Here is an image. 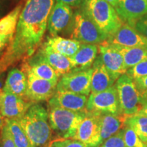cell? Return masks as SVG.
<instances>
[{"instance_id":"23","label":"cell","mask_w":147,"mask_h":147,"mask_svg":"<svg viewBox=\"0 0 147 147\" xmlns=\"http://www.w3.org/2000/svg\"><path fill=\"white\" fill-rule=\"evenodd\" d=\"M45 45L55 52L67 57H71L78 51L81 43L77 40L65 39L57 36L49 38L45 43Z\"/></svg>"},{"instance_id":"17","label":"cell","mask_w":147,"mask_h":147,"mask_svg":"<svg viewBox=\"0 0 147 147\" xmlns=\"http://www.w3.org/2000/svg\"><path fill=\"white\" fill-rule=\"evenodd\" d=\"M93 74L91 78V93H99L105 91L115 85L117 79L108 70L100 56L97 57L92 66Z\"/></svg>"},{"instance_id":"37","label":"cell","mask_w":147,"mask_h":147,"mask_svg":"<svg viewBox=\"0 0 147 147\" xmlns=\"http://www.w3.org/2000/svg\"><path fill=\"white\" fill-rule=\"evenodd\" d=\"M137 114L144 115V116H147V102L144 103V104L142 106L141 110H140V111Z\"/></svg>"},{"instance_id":"31","label":"cell","mask_w":147,"mask_h":147,"mask_svg":"<svg viewBox=\"0 0 147 147\" xmlns=\"http://www.w3.org/2000/svg\"><path fill=\"white\" fill-rule=\"evenodd\" d=\"M0 147H16L11 137L8 125L5 122L0 134Z\"/></svg>"},{"instance_id":"21","label":"cell","mask_w":147,"mask_h":147,"mask_svg":"<svg viewBox=\"0 0 147 147\" xmlns=\"http://www.w3.org/2000/svg\"><path fill=\"white\" fill-rule=\"evenodd\" d=\"M127 117L128 116L121 114L101 113V144L125 127Z\"/></svg>"},{"instance_id":"12","label":"cell","mask_w":147,"mask_h":147,"mask_svg":"<svg viewBox=\"0 0 147 147\" xmlns=\"http://www.w3.org/2000/svg\"><path fill=\"white\" fill-rule=\"evenodd\" d=\"M26 60L47 63L55 69L59 77L74 70L73 65L69 57L55 52L45 45L36 54H34Z\"/></svg>"},{"instance_id":"36","label":"cell","mask_w":147,"mask_h":147,"mask_svg":"<svg viewBox=\"0 0 147 147\" xmlns=\"http://www.w3.org/2000/svg\"><path fill=\"white\" fill-rule=\"evenodd\" d=\"M48 147H63V139L58 138L53 140Z\"/></svg>"},{"instance_id":"6","label":"cell","mask_w":147,"mask_h":147,"mask_svg":"<svg viewBox=\"0 0 147 147\" xmlns=\"http://www.w3.org/2000/svg\"><path fill=\"white\" fill-rule=\"evenodd\" d=\"M118 94L121 115H136L141 110L143 102L135 81L127 74L121 75L115 84Z\"/></svg>"},{"instance_id":"10","label":"cell","mask_w":147,"mask_h":147,"mask_svg":"<svg viewBox=\"0 0 147 147\" xmlns=\"http://www.w3.org/2000/svg\"><path fill=\"white\" fill-rule=\"evenodd\" d=\"M27 87L26 101L37 104L49 101L57 91L58 81H50L38 78L30 72H27Z\"/></svg>"},{"instance_id":"11","label":"cell","mask_w":147,"mask_h":147,"mask_svg":"<svg viewBox=\"0 0 147 147\" xmlns=\"http://www.w3.org/2000/svg\"><path fill=\"white\" fill-rule=\"evenodd\" d=\"M33 104L12 93L0 91V113L4 119L19 121Z\"/></svg>"},{"instance_id":"34","label":"cell","mask_w":147,"mask_h":147,"mask_svg":"<svg viewBox=\"0 0 147 147\" xmlns=\"http://www.w3.org/2000/svg\"><path fill=\"white\" fill-rule=\"evenodd\" d=\"M63 147H87L79 140L74 139L63 140Z\"/></svg>"},{"instance_id":"30","label":"cell","mask_w":147,"mask_h":147,"mask_svg":"<svg viewBox=\"0 0 147 147\" xmlns=\"http://www.w3.org/2000/svg\"><path fill=\"white\" fill-rule=\"evenodd\" d=\"M123 129L102 143L100 147H127L124 141Z\"/></svg>"},{"instance_id":"18","label":"cell","mask_w":147,"mask_h":147,"mask_svg":"<svg viewBox=\"0 0 147 147\" xmlns=\"http://www.w3.org/2000/svg\"><path fill=\"white\" fill-rule=\"evenodd\" d=\"M123 23H131L147 14V0H119L115 6Z\"/></svg>"},{"instance_id":"1","label":"cell","mask_w":147,"mask_h":147,"mask_svg":"<svg viewBox=\"0 0 147 147\" xmlns=\"http://www.w3.org/2000/svg\"><path fill=\"white\" fill-rule=\"evenodd\" d=\"M55 0H27L14 36L0 57V76L8 67L32 57L41 44Z\"/></svg>"},{"instance_id":"32","label":"cell","mask_w":147,"mask_h":147,"mask_svg":"<svg viewBox=\"0 0 147 147\" xmlns=\"http://www.w3.org/2000/svg\"><path fill=\"white\" fill-rule=\"evenodd\" d=\"M129 24L133 26L138 32L147 38V14L131 23H129Z\"/></svg>"},{"instance_id":"27","label":"cell","mask_w":147,"mask_h":147,"mask_svg":"<svg viewBox=\"0 0 147 147\" xmlns=\"http://www.w3.org/2000/svg\"><path fill=\"white\" fill-rule=\"evenodd\" d=\"M16 147H31L29 140L18 121L5 119Z\"/></svg>"},{"instance_id":"35","label":"cell","mask_w":147,"mask_h":147,"mask_svg":"<svg viewBox=\"0 0 147 147\" xmlns=\"http://www.w3.org/2000/svg\"><path fill=\"white\" fill-rule=\"evenodd\" d=\"M83 0H57V2H61L71 7H76L81 5Z\"/></svg>"},{"instance_id":"4","label":"cell","mask_w":147,"mask_h":147,"mask_svg":"<svg viewBox=\"0 0 147 147\" xmlns=\"http://www.w3.org/2000/svg\"><path fill=\"white\" fill-rule=\"evenodd\" d=\"M49 121L52 130L61 139H72L87 110L75 112L56 106L49 105Z\"/></svg>"},{"instance_id":"20","label":"cell","mask_w":147,"mask_h":147,"mask_svg":"<svg viewBox=\"0 0 147 147\" xmlns=\"http://www.w3.org/2000/svg\"><path fill=\"white\" fill-rule=\"evenodd\" d=\"M27 87V74L22 69L14 67L9 71L2 90L26 101Z\"/></svg>"},{"instance_id":"3","label":"cell","mask_w":147,"mask_h":147,"mask_svg":"<svg viewBox=\"0 0 147 147\" xmlns=\"http://www.w3.org/2000/svg\"><path fill=\"white\" fill-rule=\"evenodd\" d=\"M80 5V9L108 37L123 23L115 8L106 0H83Z\"/></svg>"},{"instance_id":"14","label":"cell","mask_w":147,"mask_h":147,"mask_svg":"<svg viewBox=\"0 0 147 147\" xmlns=\"http://www.w3.org/2000/svg\"><path fill=\"white\" fill-rule=\"evenodd\" d=\"M98 49L100 56L104 65L116 79L126 74L127 68L123 57L117 50L115 45L105 41L98 45Z\"/></svg>"},{"instance_id":"25","label":"cell","mask_w":147,"mask_h":147,"mask_svg":"<svg viewBox=\"0 0 147 147\" xmlns=\"http://www.w3.org/2000/svg\"><path fill=\"white\" fill-rule=\"evenodd\" d=\"M119 52L121 53L124 59L127 68L129 69L140 63L143 61L147 60V49L144 48L125 47L115 45Z\"/></svg>"},{"instance_id":"26","label":"cell","mask_w":147,"mask_h":147,"mask_svg":"<svg viewBox=\"0 0 147 147\" xmlns=\"http://www.w3.org/2000/svg\"><path fill=\"white\" fill-rule=\"evenodd\" d=\"M125 125L130 127L138 136L147 144V116L139 114L129 116L127 119Z\"/></svg>"},{"instance_id":"39","label":"cell","mask_w":147,"mask_h":147,"mask_svg":"<svg viewBox=\"0 0 147 147\" xmlns=\"http://www.w3.org/2000/svg\"><path fill=\"white\" fill-rule=\"evenodd\" d=\"M4 122L5 119H3V117L1 116V113H0V131H1V129H3V127L4 125Z\"/></svg>"},{"instance_id":"9","label":"cell","mask_w":147,"mask_h":147,"mask_svg":"<svg viewBox=\"0 0 147 147\" xmlns=\"http://www.w3.org/2000/svg\"><path fill=\"white\" fill-rule=\"evenodd\" d=\"M87 110L100 113L121 114L117 91L115 85L99 93H91L88 97Z\"/></svg>"},{"instance_id":"16","label":"cell","mask_w":147,"mask_h":147,"mask_svg":"<svg viewBox=\"0 0 147 147\" xmlns=\"http://www.w3.org/2000/svg\"><path fill=\"white\" fill-rule=\"evenodd\" d=\"M87 96L71 92L57 90L49 101V105L56 106L75 112L87 111Z\"/></svg>"},{"instance_id":"15","label":"cell","mask_w":147,"mask_h":147,"mask_svg":"<svg viewBox=\"0 0 147 147\" xmlns=\"http://www.w3.org/2000/svg\"><path fill=\"white\" fill-rule=\"evenodd\" d=\"M73 15V10L71 6L57 1L48 20L47 29L51 36H57L65 29H69L72 21Z\"/></svg>"},{"instance_id":"28","label":"cell","mask_w":147,"mask_h":147,"mask_svg":"<svg viewBox=\"0 0 147 147\" xmlns=\"http://www.w3.org/2000/svg\"><path fill=\"white\" fill-rule=\"evenodd\" d=\"M124 141L127 147H147V144L143 142L136 132L128 125L123 128Z\"/></svg>"},{"instance_id":"22","label":"cell","mask_w":147,"mask_h":147,"mask_svg":"<svg viewBox=\"0 0 147 147\" xmlns=\"http://www.w3.org/2000/svg\"><path fill=\"white\" fill-rule=\"evenodd\" d=\"M98 46L81 44L76 54L69 57L74 67L73 71L86 70L92 67L97 57Z\"/></svg>"},{"instance_id":"2","label":"cell","mask_w":147,"mask_h":147,"mask_svg":"<svg viewBox=\"0 0 147 147\" xmlns=\"http://www.w3.org/2000/svg\"><path fill=\"white\" fill-rule=\"evenodd\" d=\"M31 147H48L52 142L49 113L39 103L34 104L18 121Z\"/></svg>"},{"instance_id":"40","label":"cell","mask_w":147,"mask_h":147,"mask_svg":"<svg viewBox=\"0 0 147 147\" xmlns=\"http://www.w3.org/2000/svg\"><path fill=\"white\" fill-rule=\"evenodd\" d=\"M3 80H2V77H1V75L0 76V91L2 90L3 89Z\"/></svg>"},{"instance_id":"13","label":"cell","mask_w":147,"mask_h":147,"mask_svg":"<svg viewBox=\"0 0 147 147\" xmlns=\"http://www.w3.org/2000/svg\"><path fill=\"white\" fill-rule=\"evenodd\" d=\"M106 42L121 47L147 49V38L127 23H123L113 34L108 37Z\"/></svg>"},{"instance_id":"19","label":"cell","mask_w":147,"mask_h":147,"mask_svg":"<svg viewBox=\"0 0 147 147\" xmlns=\"http://www.w3.org/2000/svg\"><path fill=\"white\" fill-rule=\"evenodd\" d=\"M21 10L20 4L0 19V57L13 38Z\"/></svg>"},{"instance_id":"7","label":"cell","mask_w":147,"mask_h":147,"mask_svg":"<svg viewBox=\"0 0 147 147\" xmlns=\"http://www.w3.org/2000/svg\"><path fill=\"white\" fill-rule=\"evenodd\" d=\"M93 68L82 71H72L61 77L57 90L71 92L88 96L91 93Z\"/></svg>"},{"instance_id":"5","label":"cell","mask_w":147,"mask_h":147,"mask_svg":"<svg viewBox=\"0 0 147 147\" xmlns=\"http://www.w3.org/2000/svg\"><path fill=\"white\" fill-rule=\"evenodd\" d=\"M69 32L71 39L82 44L100 45L108 38L80 8L74 14Z\"/></svg>"},{"instance_id":"38","label":"cell","mask_w":147,"mask_h":147,"mask_svg":"<svg viewBox=\"0 0 147 147\" xmlns=\"http://www.w3.org/2000/svg\"><path fill=\"white\" fill-rule=\"evenodd\" d=\"M106 1H108V2L112 5V6H113L114 8H115V6L117 5V3H118L119 0H106Z\"/></svg>"},{"instance_id":"29","label":"cell","mask_w":147,"mask_h":147,"mask_svg":"<svg viewBox=\"0 0 147 147\" xmlns=\"http://www.w3.org/2000/svg\"><path fill=\"white\" fill-rule=\"evenodd\" d=\"M133 80L147 76V60L143 61L134 67L128 69L126 72Z\"/></svg>"},{"instance_id":"33","label":"cell","mask_w":147,"mask_h":147,"mask_svg":"<svg viewBox=\"0 0 147 147\" xmlns=\"http://www.w3.org/2000/svg\"><path fill=\"white\" fill-rule=\"evenodd\" d=\"M142 97L143 105L147 102V76L134 80Z\"/></svg>"},{"instance_id":"24","label":"cell","mask_w":147,"mask_h":147,"mask_svg":"<svg viewBox=\"0 0 147 147\" xmlns=\"http://www.w3.org/2000/svg\"><path fill=\"white\" fill-rule=\"evenodd\" d=\"M22 70L25 73L30 72L38 78L50 81H59V76L51 66L45 62L24 61Z\"/></svg>"},{"instance_id":"8","label":"cell","mask_w":147,"mask_h":147,"mask_svg":"<svg viewBox=\"0 0 147 147\" xmlns=\"http://www.w3.org/2000/svg\"><path fill=\"white\" fill-rule=\"evenodd\" d=\"M100 113L87 111L85 118L79 125L72 139L80 141L87 147H100Z\"/></svg>"}]
</instances>
